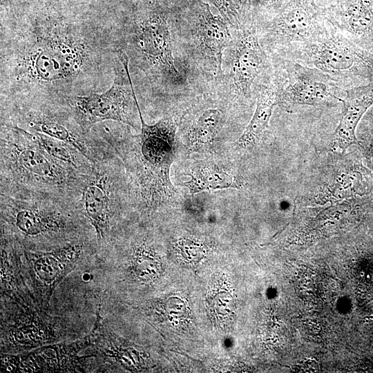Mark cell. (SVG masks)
<instances>
[{"mask_svg": "<svg viewBox=\"0 0 373 373\" xmlns=\"http://www.w3.org/2000/svg\"><path fill=\"white\" fill-rule=\"evenodd\" d=\"M190 179L184 183L191 195L204 191L234 188L242 186L241 178L229 170L213 164H204L195 167L189 173Z\"/></svg>", "mask_w": 373, "mask_h": 373, "instance_id": "ac0fdd59", "label": "cell"}, {"mask_svg": "<svg viewBox=\"0 0 373 373\" xmlns=\"http://www.w3.org/2000/svg\"><path fill=\"white\" fill-rule=\"evenodd\" d=\"M117 54L124 67V74L120 71L111 86L103 93L75 95L69 100L74 119L86 131L106 120L137 128L136 111L139 104L131 78L128 58L122 49Z\"/></svg>", "mask_w": 373, "mask_h": 373, "instance_id": "9c48e42d", "label": "cell"}, {"mask_svg": "<svg viewBox=\"0 0 373 373\" xmlns=\"http://www.w3.org/2000/svg\"><path fill=\"white\" fill-rule=\"evenodd\" d=\"M154 252L146 240H143L133 247L129 256V271L135 278L147 282L154 278L157 274V261Z\"/></svg>", "mask_w": 373, "mask_h": 373, "instance_id": "44dd1931", "label": "cell"}, {"mask_svg": "<svg viewBox=\"0 0 373 373\" xmlns=\"http://www.w3.org/2000/svg\"><path fill=\"white\" fill-rule=\"evenodd\" d=\"M90 334L77 341H65L35 348L17 354H5L2 366L10 372H85L90 356H79L90 344Z\"/></svg>", "mask_w": 373, "mask_h": 373, "instance_id": "4fadbf2b", "label": "cell"}, {"mask_svg": "<svg viewBox=\"0 0 373 373\" xmlns=\"http://www.w3.org/2000/svg\"><path fill=\"white\" fill-rule=\"evenodd\" d=\"M233 33V41L227 49L229 70L219 84L232 95L249 98L265 70L267 56L254 24L244 25Z\"/></svg>", "mask_w": 373, "mask_h": 373, "instance_id": "7c38bea8", "label": "cell"}, {"mask_svg": "<svg viewBox=\"0 0 373 373\" xmlns=\"http://www.w3.org/2000/svg\"><path fill=\"white\" fill-rule=\"evenodd\" d=\"M302 46L309 62L332 79L334 76L373 78V55L336 30L325 29L316 39Z\"/></svg>", "mask_w": 373, "mask_h": 373, "instance_id": "8fae6325", "label": "cell"}, {"mask_svg": "<svg viewBox=\"0 0 373 373\" xmlns=\"http://www.w3.org/2000/svg\"><path fill=\"white\" fill-rule=\"evenodd\" d=\"M19 267L26 285L37 304L48 309L57 286L69 274L98 252L95 235L87 236L46 251H29L17 247Z\"/></svg>", "mask_w": 373, "mask_h": 373, "instance_id": "8992f818", "label": "cell"}, {"mask_svg": "<svg viewBox=\"0 0 373 373\" xmlns=\"http://www.w3.org/2000/svg\"><path fill=\"white\" fill-rule=\"evenodd\" d=\"M183 25L180 32L191 61L208 80H220L224 52L233 39L229 24L198 1L190 7Z\"/></svg>", "mask_w": 373, "mask_h": 373, "instance_id": "ba28073f", "label": "cell"}, {"mask_svg": "<svg viewBox=\"0 0 373 373\" xmlns=\"http://www.w3.org/2000/svg\"><path fill=\"white\" fill-rule=\"evenodd\" d=\"M222 111L215 107L201 111L191 122L187 139L191 149H198L213 142L222 122Z\"/></svg>", "mask_w": 373, "mask_h": 373, "instance_id": "d6986e66", "label": "cell"}, {"mask_svg": "<svg viewBox=\"0 0 373 373\" xmlns=\"http://www.w3.org/2000/svg\"><path fill=\"white\" fill-rule=\"evenodd\" d=\"M128 29L127 48L153 85L169 92L186 87V77L175 65L171 30L165 11L150 8L139 12Z\"/></svg>", "mask_w": 373, "mask_h": 373, "instance_id": "5b68a950", "label": "cell"}, {"mask_svg": "<svg viewBox=\"0 0 373 373\" xmlns=\"http://www.w3.org/2000/svg\"><path fill=\"white\" fill-rule=\"evenodd\" d=\"M1 230V238L29 251L50 250L95 235L79 202L3 195Z\"/></svg>", "mask_w": 373, "mask_h": 373, "instance_id": "277c9868", "label": "cell"}, {"mask_svg": "<svg viewBox=\"0 0 373 373\" xmlns=\"http://www.w3.org/2000/svg\"><path fill=\"white\" fill-rule=\"evenodd\" d=\"M1 300V353L16 354L69 341L73 334L71 321L47 314L35 300Z\"/></svg>", "mask_w": 373, "mask_h": 373, "instance_id": "52a82bcc", "label": "cell"}, {"mask_svg": "<svg viewBox=\"0 0 373 373\" xmlns=\"http://www.w3.org/2000/svg\"><path fill=\"white\" fill-rule=\"evenodd\" d=\"M345 92V97L341 99L343 103L341 117L332 137V149L340 152L345 151L351 145L359 144L355 131L360 119L373 104V82Z\"/></svg>", "mask_w": 373, "mask_h": 373, "instance_id": "2e32d148", "label": "cell"}, {"mask_svg": "<svg viewBox=\"0 0 373 373\" xmlns=\"http://www.w3.org/2000/svg\"><path fill=\"white\" fill-rule=\"evenodd\" d=\"M367 142V151L370 156L373 157V130L370 133Z\"/></svg>", "mask_w": 373, "mask_h": 373, "instance_id": "603a6c76", "label": "cell"}, {"mask_svg": "<svg viewBox=\"0 0 373 373\" xmlns=\"http://www.w3.org/2000/svg\"><path fill=\"white\" fill-rule=\"evenodd\" d=\"M280 90L278 84L269 81L260 85L254 115L236 144L243 149L256 145L267 129L274 108L280 103Z\"/></svg>", "mask_w": 373, "mask_h": 373, "instance_id": "e0dca14e", "label": "cell"}, {"mask_svg": "<svg viewBox=\"0 0 373 373\" xmlns=\"http://www.w3.org/2000/svg\"><path fill=\"white\" fill-rule=\"evenodd\" d=\"M112 159L108 156L94 164L79 198L83 214L95 233L98 251L115 236L117 204Z\"/></svg>", "mask_w": 373, "mask_h": 373, "instance_id": "30bf717a", "label": "cell"}, {"mask_svg": "<svg viewBox=\"0 0 373 373\" xmlns=\"http://www.w3.org/2000/svg\"><path fill=\"white\" fill-rule=\"evenodd\" d=\"M89 173L52 157L29 131L1 124V195L77 202Z\"/></svg>", "mask_w": 373, "mask_h": 373, "instance_id": "6da1fadb", "label": "cell"}, {"mask_svg": "<svg viewBox=\"0 0 373 373\" xmlns=\"http://www.w3.org/2000/svg\"><path fill=\"white\" fill-rule=\"evenodd\" d=\"M325 30L308 0H292L272 22L267 35L276 43H309Z\"/></svg>", "mask_w": 373, "mask_h": 373, "instance_id": "9a60e30c", "label": "cell"}, {"mask_svg": "<svg viewBox=\"0 0 373 373\" xmlns=\"http://www.w3.org/2000/svg\"><path fill=\"white\" fill-rule=\"evenodd\" d=\"M231 296H227L226 294H220L216 298L214 304L215 310L218 314H226L229 312L227 304L231 303Z\"/></svg>", "mask_w": 373, "mask_h": 373, "instance_id": "7402d4cb", "label": "cell"}, {"mask_svg": "<svg viewBox=\"0 0 373 373\" xmlns=\"http://www.w3.org/2000/svg\"><path fill=\"white\" fill-rule=\"evenodd\" d=\"M36 142L55 158L89 173L94 164L73 146L38 132H30Z\"/></svg>", "mask_w": 373, "mask_h": 373, "instance_id": "ffe728a7", "label": "cell"}, {"mask_svg": "<svg viewBox=\"0 0 373 373\" xmlns=\"http://www.w3.org/2000/svg\"><path fill=\"white\" fill-rule=\"evenodd\" d=\"M15 52L17 80L59 86L75 80L91 64L90 42L74 26L44 17Z\"/></svg>", "mask_w": 373, "mask_h": 373, "instance_id": "7a4b0ae2", "label": "cell"}, {"mask_svg": "<svg viewBox=\"0 0 373 373\" xmlns=\"http://www.w3.org/2000/svg\"><path fill=\"white\" fill-rule=\"evenodd\" d=\"M287 74V85L280 91V103L319 106L341 102L334 79L321 70L291 64Z\"/></svg>", "mask_w": 373, "mask_h": 373, "instance_id": "5bb4252c", "label": "cell"}, {"mask_svg": "<svg viewBox=\"0 0 373 373\" xmlns=\"http://www.w3.org/2000/svg\"><path fill=\"white\" fill-rule=\"evenodd\" d=\"M141 131L122 140L106 139L124 164L130 189L137 201L155 209L171 200L176 190L170 179L175 158L177 126L170 118L146 124L138 108Z\"/></svg>", "mask_w": 373, "mask_h": 373, "instance_id": "3957f363", "label": "cell"}]
</instances>
